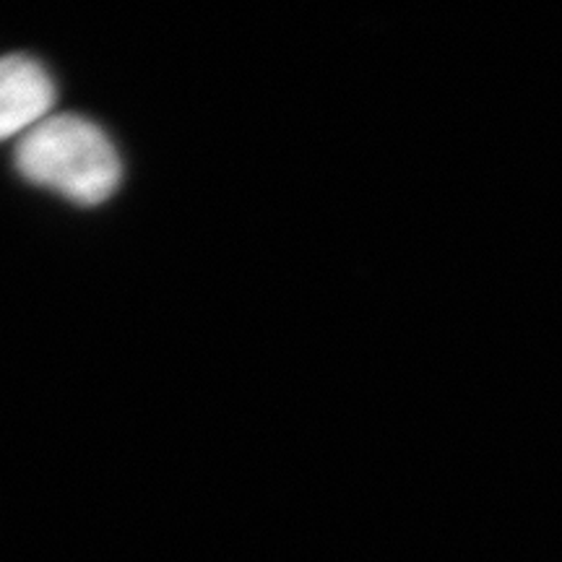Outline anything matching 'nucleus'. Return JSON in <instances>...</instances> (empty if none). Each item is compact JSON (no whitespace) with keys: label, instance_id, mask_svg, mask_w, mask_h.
Returning a JSON list of instances; mask_svg holds the SVG:
<instances>
[{"label":"nucleus","instance_id":"nucleus-1","mask_svg":"<svg viewBox=\"0 0 562 562\" xmlns=\"http://www.w3.org/2000/svg\"><path fill=\"white\" fill-rule=\"evenodd\" d=\"M24 180L79 206H100L121 188L123 161L100 125L74 112L45 117L16 144Z\"/></svg>","mask_w":562,"mask_h":562},{"label":"nucleus","instance_id":"nucleus-2","mask_svg":"<svg viewBox=\"0 0 562 562\" xmlns=\"http://www.w3.org/2000/svg\"><path fill=\"white\" fill-rule=\"evenodd\" d=\"M55 81L47 68L30 55L0 58V140L21 138L50 117Z\"/></svg>","mask_w":562,"mask_h":562}]
</instances>
